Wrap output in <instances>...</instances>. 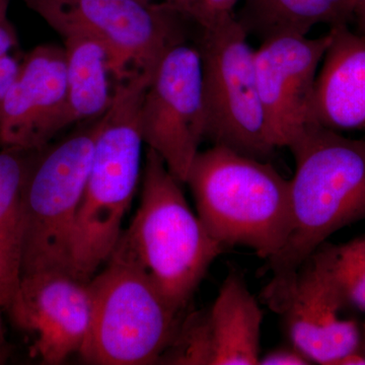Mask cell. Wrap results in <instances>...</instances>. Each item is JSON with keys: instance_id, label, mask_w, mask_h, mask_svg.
Wrapping results in <instances>:
<instances>
[{"instance_id": "obj_5", "label": "cell", "mask_w": 365, "mask_h": 365, "mask_svg": "<svg viewBox=\"0 0 365 365\" xmlns=\"http://www.w3.org/2000/svg\"><path fill=\"white\" fill-rule=\"evenodd\" d=\"M91 278L90 333L79 355L86 364H158L180 326V314L143 269L111 256Z\"/></svg>"}, {"instance_id": "obj_14", "label": "cell", "mask_w": 365, "mask_h": 365, "mask_svg": "<svg viewBox=\"0 0 365 365\" xmlns=\"http://www.w3.org/2000/svg\"><path fill=\"white\" fill-rule=\"evenodd\" d=\"M63 47L37 46L21 60L0 122V148L41 150L67 128Z\"/></svg>"}, {"instance_id": "obj_11", "label": "cell", "mask_w": 365, "mask_h": 365, "mask_svg": "<svg viewBox=\"0 0 365 365\" xmlns=\"http://www.w3.org/2000/svg\"><path fill=\"white\" fill-rule=\"evenodd\" d=\"M263 312L242 276L228 274L212 306L180 324L160 364L254 365L260 360Z\"/></svg>"}, {"instance_id": "obj_9", "label": "cell", "mask_w": 365, "mask_h": 365, "mask_svg": "<svg viewBox=\"0 0 365 365\" xmlns=\"http://www.w3.org/2000/svg\"><path fill=\"white\" fill-rule=\"evenodd\" d=\"M144 144L186 182L205 132L202 62L198 47L184 40L158 61L141 108Z\"/></svg>"}, {"instance_id": "obj_3", "label": "cell", "mask_w": 365, "mask_h": 365, "mask_svg": "<svg viewBox=\"0 0 365 365\" xmlns=\"http://www.w3.org/2000/svg\"><path fill=\"white\" fill-rule=\"evenodd\" d=\"M181 184L163 158L146 148L140 204L111 256L143 269L182 313L225 247L190 208Z\"/></svg>"}, {"instance_id": "obj_22", "label": "cell", "mask_w": 365, "mask_h": 365, "mask_svg": "<svg viewBox=\"0 0 365 365\" xmlns=\"http://www.w3.org/2000/svg\"><path fill=\"white\" fill-rule=\"evenodd\" d=\"M151 6L163 7L181 14L186 20L200 21V0H139Z\"/></svg>"}, {"instance_id": "obj_4", "label": "cell", "mask_w": 365, "mask_h": 365, "mask_svg": "<svg viewBox=\"0 0 365 365\" xmlns=\"http://www.w3.org/2000/svg\"><path fill=\"white\" fill-rule=\"evenodd\" d=\"M185 182L197 215L225 248L247 247L270 260L284 246L290 228V180L267 160L213 145L197 153Z\"/></svg>"}, {"instance_id": "obj_7", "label": "cell", "mask_w": 365, "mask_h": 365, "mask_svg": "<svg viewBox=\"0 0 365 365\" xmlns=\"http://www.w3.org/2000/svg\"><path fill=\"white\" fill-rule=\"evenodd\" d=\"M202 30L198 49L202 62L204 140L268 162L275 148L268 138L248 34L237 18Z\"/></svg>"}, {"instance_id": "obj_13", "label": "cell", "mask_w": 365, "mask_h": 365, "mask_svg": "<svg viewBox=\"0 0 365 365\" xmlns=\"http://www.w3.org/2000/svg\"><path fill=\"white\" fill-rule=\"evenodd\" d=\"M88 282L62 272L21 278L9 316L35 335L34 350L42 364H63L85 345L93 313Z\"/></svg>"}, {"instance_id": "obj_29", "label": "cell", "mask_w": 365, "mask_h": 365, "mask_svg": "<svg viewBox=\"0 0 365 365\" xmlns=\"http://www.w3.org/2000/svg\"><path fill=\"white\" fill-rule=\"evenodd\" d=\"M0 344H4V327H2L1 317H0Z\"/></svg>"}, {"instance_id": "obj_23", "label": "cell", "mask_w": 365, "mask_h": 365, "mask_svg": "<svg viewBox=\"0 0 365 365\" xmlns=\"http://www.w3.org/2000/svg\"><path fill=\"white\" fill-rule=\"evenodd\" d=\"M21 60L11 54L0 60V122L9 91L20 69Z\"/></svg>"}, {"instance_id": "obj_16", "label": "cell", "mask_w": 365, "mask_h": 365, "mask_svg": "<svg viewBox=\"0 0 365 365\" xmlns=\"http://www.w3.org/2000/svg\"><path fill=\"white\" fill-rule=\"evenodd\" d=\"M38 150H0V309L11 311L21 281L24 193Z\"/></svg>"}, {"instance_id": "obj_21", "label": "cell", "mask_w": 365, "mask_h": 365, "mask_svg": "<svg viewBox=\"0 0 365 365\" xmlns=\"http://www.w3.org/2000/svg\"><path fill=\"white\" fill-rule=\"evenodd\" d=\"M262 365H307L313 364L299 349L294 345L276 348L260 357Z\"/></svg>"}, {"instance_id": "obj_26", "label": "cell", "mask_w": 365, "mask_h": 365, "mask_svg": "<svg viewBox=\"0 0 365 365\" xmlns=\"http://www.w3.org/2000/svg\"><path fill=\"white\" fill-rule=\"evenodd\" d=\"M334 365H365V357L354 351L341 357Z\"/></svg>"}, {"instance_id": "obj_10", "label": "cell", "mask_w": 365, "mask_h": 365, "mask_svg": "<svg viewBox=\"0 0 365 365\" xmlns=\"http://www.w3.org/2000/svg\"><path fill=\"white\" fill-rule=\"evenodd\" d=\"M330 31L319 38L280 36L255 50V71L266 129L273 148H289L314 119L317 76L330 45Z\"/></svg>"}, {"instance_id": "obj_20", "label": "cell", "mask_w": 365, "mask_h": 365, "mask_svg": "<svg viewBox=\"0 0 365 365\" xmlns=\"http://www.w3.org/2000/svg\"><path fill=\"white\" fill-rule=\"evenodd\" d=\"M240 0H200V21L202 29H212L235 18V9Z\"/></svg>"}, {"instance_id": "obj_17", "label": "cell", "mask_w": 365, "mask_h": 365, "mask_svg": "<svg viewBox=\"0 0 365 365\" xmlns=\"http://www.w3.org/2000/svg\"><path fill=\"white\" fill-rule=\"evenodd\" d=\"M66 56V126L100 118L111 107L117 81L106 48L83 36L64 37Z\"/></svg>"}, {"instance_id": "obj_2", "label": "cell", "mask_w": 365, "mask_h": 365, "mask_svg": "<svg viewBox=\"0 0 365 365\" xmlns=\"http://www.w3.org/2000/svg\"><path fill=\"white\" fill-rule=\"evenodd\" d=\"M153 72L118 83L101 127L79 205L72 275L88 282L107 263L122 235V223L143 175L141 108Z\"/></svg>"}, {"instance_id": "obj_8", "label": "cell", "mask_w": 365, "mask_h": 365, "mask_svg": "<svg viewBox=\"0 0 365 365\" xmlns=\"http://www.w3.org/2000/svg\"><path fill=\"white\" fill-rule=\"evenodd\" d=\"M23 1L62 37L83 36L104 46L117 83L155 71L167 50L184 40L181 14L139 0Z\"/></svg>"}, {"instance_id": "obj_18", "label": "cell", "mask_w": 365, "mask_h": 365, "mask_svg": "<svg viewBox=\"0 0 365 365\" xmlns=\"http://www.w3.org/2000/svg\"><path fill=\"white\" fill-rule=\"evenodd\" d=\"M354 0H244L235 18L245 32L262 41L307 36L314 26H350Z\"/></svg>"}, {"instance_id": "obj_19", "label": "cell", "mask_w": 365, "mask_h": 365, "mask_svg": "<svg viewBox=\"0 0 365 365\" xmlns=\"http://www.w3.org/2000/svg\"><path fill=\"white\" fill-rule=\"evenodd\" d=\"M316 252L346 306L365 313V237L340 246L323 244Z\"/></svg>"}, {"instance_id": "obj_28", "label": "cell", "mask_w": 365, "mask_h": 365, "mask_svg": "<svg viewBox=\"0 0 365 365\" xmlns=\"http://www.w3.org/2000/svg\"><path fill=\"white\" fill-rule=\"evenodd\" d=\"M7 355H9V351H7L6 344H0V364L6 361Z\"/></svg>"}, {"instance_id": "obj_30", "label": "cell", "mask_w": 365, "mask_h": 365, "mask_svg": "<svg viewBox=\"0 0 365 365\" xmlns=\"http://www.w3.org/2000/svg\"><path fill=\"white\" fill-rule=\"evenodd\" d=\"M364 330H365V327H364Z\"/></svg>"}, {"instance_id": "obj_24", "label": "cell", "mask_w": 365, "mask_h": 365, "mask_svg": "<svg viewBox=\"0 0 365 365\" xmlns=\"http://www.w3.org/2000/svg\"><path fill=\"white\" fill-rule=\"evenodd\" d=\"M18 34L9 18L0 20V60L6 58L18 47Z\"/></svg>"}, {"instance_id": "obj_12", "label": "cell", "mask_w": 365, "mask_h": 365, "mask_svg": "<svg viewBox=\"0 0 365 365\" xmlns=\"http://www.w3.org/2000/svg\"><path fill=\"white\" fill-rule=\"evenodd\" d=\"M267 304L282 314L290 342L312 364L334 365L359 349V325L341 317L345 302L317 252L300 265L290 284Z\"/></svg>"}, {"instance_id": "obj_6", "label": "cell", "mask_w": 365, "mask_h": 365, "mask_svg": "<svg viewBox=\"0 0 365 365\" xmlns=\"http://www.w3.org/2000/svg\"><path fill=\"white\" fill-rule=\"evenodd\" d=\"M101 127L93 125L36 153L24 193L21 278L69 273L76 218Z\"/></svg>"}, {"instance_id": "obj_1", "label": "cell", "mask_w": 365, "mask_h": 365, "mask_svg": "<svg viewBox=\"0 0 365 365\" xmlns=\"http://www.w3.org/2000/svg\"><path fill=\"white\" fill-rule=\"evenodd\" d=\"M290 228L284 246L268 260L272 281L266 302L281 294L300 265L341 228L365 220V140L312 125L292 146Z\"/></svg>"}, {"instance_id": "obj_27", "label": "cell", "mask_w": 365, "mask_h": 365, "mask_svg": "<svg viewBox=\"0 0 365 365\" xmlns=\"http://www.w3.org/2000/svg\"><path fill=\"white\" fill-rule=\"evenodd\" d=\"M9 0H0V20L7 16Z\"/></svg>"}, {"instance_id": "obj_25", "label": "cell", "mask_w": 365, "mask_h": 365, "mask_svg": "<svg viewBox=\"0 0 365 365\" xmlns=\"http://www.w3.org/2000/svg\"><path fill=\"white\" fill-rule=\"evenodd\" d=\"M352 24L354 32L365 37V0H354Z\"/></svg>"}, {"instance_id": "obj_15", "label": "cell", "mask_w": 365, "mask_h": 365, "mask_svg": "<svg viewBox=\"0 0 365 365\" xmlns=\"http://www.w3.org/2000/svg\"><path fill=\"white\" fill-rule=\"evenodd\" d=\"M322 60L314 88L317 123L333 130L365 129V37L340 26Z\"/></svg>"}]
</instances>
